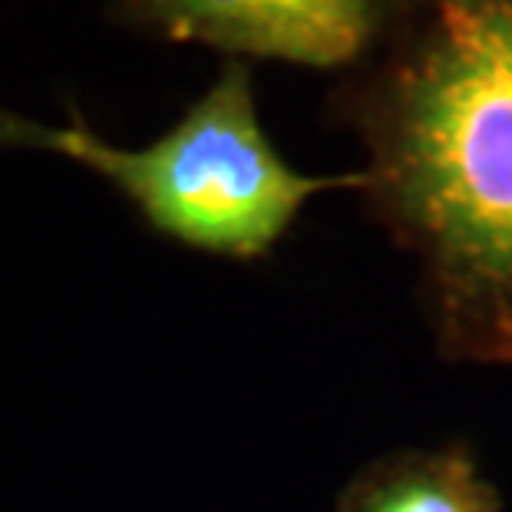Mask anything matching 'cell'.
<instances>
[{"label": "cell", "mask_w": 512, "mask_h": 512, "mask_svg": "<svg viewBox=\"0 0 512 512\" xmlns=\"http://www.w3.org/2000/svg\"><path fill=\"white\" fill-rule=\"evenodd\" d=\"M324 113L364 149L357 199L417 261L440 357L512 367V0H417Z\"/></svg>", "instance_id": "6da1fadb"}, {"label": "cell", "mask_w": 512, "mask_h": 512, "mask_svg": "<svg viewBox=\"0 0 512 512\" xmlns=\"http://www.w3.org/2000/svg\"><path fill=\"white\" fill-rule=\"evenodd\" d=\"M53 156L110 182L152 232L192 252L261 261L324 192H361L364 176H308L271 143L258 116L252 63L225 60L179 123L139 149L83 123L57 126Z\"/></svg>", "instance_id": "7a4b0ae2"}, {"label": "cell", "mask_w": 512, "mask_h": 512, "mask_svg": "<svg viewBox=\"0 0 512 512\" xmlns=\"http://www.w3.org/2000/svg\"><path fill=\"white\" fill-rule=\"evenodd\" d=\"M413 7L417 0H106L113 24L133 34L337 76L364 67Z\"/></svg>", "instance_id": "3957f363"}, {"label": "cell", "mask_w": 512, "mask_h": 512, "mask_svg": "<svg viewBox=\"0 0 512 512\" xmlns=\"http://www.w3.org/2000/svg\"><path fill=\"white\" fill-rule=\"evenodd\" d=\"M334 512H503V493L479 470L473 446H410L361 466Z\"/></svg>", "instance_id": "277c9868"}, {"label": "cell", "mask_w": 512, "mask_h": 512, "mask_svg": "<svg viewBox=\"0 0 512 512\" xmlns=\"http://www.w3.org/2000/svg\"><path fill=\"white\" fill-rule=\"evenodd\" d=\"M53 136H57V126L37 123L24 113L0 106V149H30L53 156Z\"/></svg>", "instance_id": "5b68a950"}]
</instances>
